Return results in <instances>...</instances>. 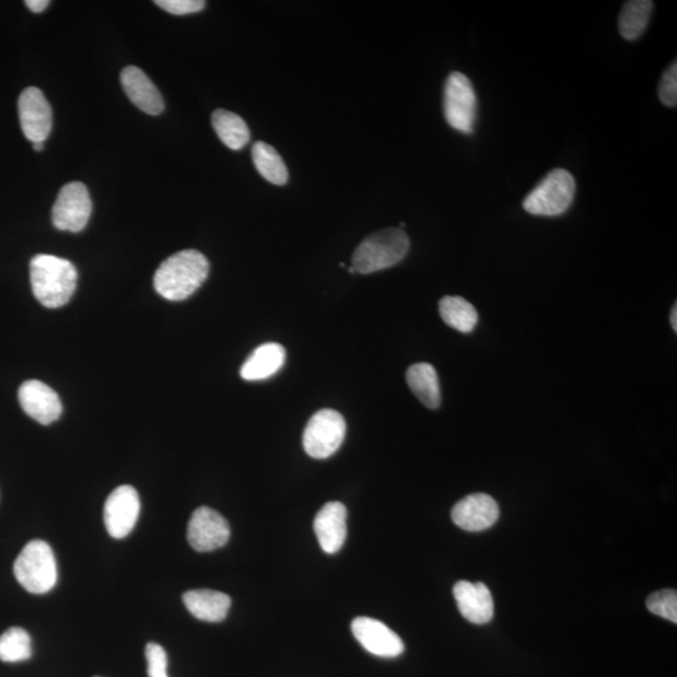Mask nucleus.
I'll return each instance as SVG.
<instances>
[{
	"label": "nucleus",
	"instance_id": "nucleus-8",
	"mask_svg": "<svg viewBox=\"0 0 677 677\" xmlns=\"http://www.w3.org/2000/svg\"><path fill=\"white\" fill-rule=\"evenodd\" d=\"M92 214L90 192L82 182H71L59 191L53 206V225L61 231L79 232L87 226Z\"/></svg>",
	"mask_w": 677,
	"mask_h": 677
},
{
	"label": "nucleus",
	"instance_id": "nucleus-26",
	"mask_svg": "<svg viewBox=\"0 0 677 677\" xmlns=\"http://www.w3.org/2000/svg\"><path fill=\"white\" fill-rule=\"evenodd\" d=\"M651 614L677 622V594L675 590H661L652 594L646 602Z\"/></svg>",
	"mask_w": 677,
	"mask_h": 677
},
{
	"label": "nucleus",
	"instance_id": "nucleus-4",
	"mask_svg": "<svg viewBox=\"0 0 677 677\" xmlns=\"http://www.w3.org/2000/svg\"><path fill=\"white\" fill-rule=\"evenodd\" d=\"M14 576L28 592L47 594L57 583V562L51 546L42 540L28 543L14 562Z\"/></svg>",
	"mask_w": 677,
	"mask_h": 677
},
{
	"label": "nucleus",
	"instance_id": "nucleus-21",
	"mask_svg": "<svg viewBox=\"0 0 677 677\" xmlns=\"http://www.w3.org/2000/svg\"><path fill=\"white\" fill-rule=\"evenodd\" d=\"M439 314L444 323L461 333H472L478 323L476 308L461 296H444L439 301Z\"/></svg>",
	"mask_w": 677,
	"mask_h": 677
},
{
	"label": "nucleus",
	"instance_id": "nucleus-27",
	"mask_svg": "<svg viewBox=\"0 0 677 677\" xmlns=\"http://www.w3.org/2000/svg\"><path fill=\"white\" fill-rule=\"evenodd\" d=\"M659 98L667 107H676L677 103V63L676 61L662 74L659 84Z\"/></svg>",
	"mask_w": 677,
	"mask_h": 677
},
{
	"label": "nucleus",
	"instance_id": "nucleus-22",
	"mask_svg": "<svg viewBox=\"0 0 677 677\" xmlns=\"http://www.w3.org/2000/svg\"><path fill=\"white\" fill-rule=\"evenodd\" d=\"M212 126L224 145L239 151L250 142V131L246 122L235 113L217 110L212 115Z\"/></svg>",
	"mask_w": 677,
	"mask_h": 677
},
{
	"label": "nucleus",
	"instance_id": "nucleus-2",
	"mask_svg": "<svg viewBox=\"0 0 677 677\" xmlns=\"http://www.w3.org/2000/svg\"><path fill=\"white\" fill-rule=\"evenodd\" d=\"M34 296L49 309L61 308L77 288V270L71 261L53 255H37L29 265Z\"/></svg>",
	"mask_w": 677,
	"mask_h": 677
},
{
	"label": "nucleus",
	"instance_id": "nucleus-3",
	"mask_svg": "<svg viewBox=\"0 0 677 677\" xmlns=\"http://www.w3.org/2000/svg\"><path fill=\"white\" fill-rule=\"evenodd\" d=\"M409 236L402 229H385L364 239L353 255L355 273L373 274L392 268L405 258Z\"/></svg>",
	"mask_w": 677,
	"mask_h": 677
},
{
	"label": "nucleus",
	"instance_id": "nucleus-19",
	"mask_svg": "<svg viewBox=\"0 0 677 677\" xmlns=\"http://www.w3.org/2000/svg\"><path fill=\"white\" fill-rule=\"evenodd\" d=\"M182 599L192 616L206 622L224 621L231 607L230 596L214 590L187 591Z\"/></svg>",
	"mask_w": 677,
	"mask_h": 677
},
{
	"label": "nucleus",
	"instance_id": "nucleus-28",
	"mask_svg": "<svg viewBox=\"0 0 677 677\" xmlns=\"http://www.w3.org/2000/svg\"><path fill=\"white\" fill-rule=\"evenodd\" d=\"M148 677H168L167 654L161 645L150 642L146 646Z\"/></svg>",
	"mask_w": 677,
	"mask_h": 677
},
{
	"label": "nucleus",
	"instance_id": "nucleus-7",
	"mask_svg": "<svg viewBox=\"0 0 677 677\" xmlns=\"http://www.w3.org/2000/svg\"><path fill=\"white\" fill-rule=\"evenodd\" d=\"M444 116L448 125L471 135L477 118V97L466 74H449L444 86Z\"/></svg>",
	"mask_w": 677,
	"mask_h": 677
},
{
	"label": "nucleus",
	"instance_id": "nucleus-30",
	"mask_svg": "<svg viewBox=\"0 0 677 677\" xmlns=\"http://www.w3.org/2000/svg\"><path fill=\"white\" fill-rule=\"evenodd\" d=\"M26 6L33 13H42L48 8L49 2L48 0H27Z\"/></svg>",
	"mask_w": 677,
	"mask_h": 677
},
{
	"label": "nucleus",
	"instance_id": "nucleus-17",
	"mask_svg": "<svg viewBox=\"0 0 677 677\" xmlns=\"http://www.w3.org/2000/svg\"><path fill=\"white\" fill-rule=\"evenodd\" d=\"M121 83L133 105L147 115L157 116L165 110L160 91L142 69L126 67L121 73Z\"/></svg>",
	"mask_w": 677,
	"mask_h": 677
},
{
	"label": "nucleus",
	"instance_id": "nucleus-11",
	"mask_svg": "<svg viewBox=\"0 0 677 677\" xmlns=\"http://www.w3.org/2000/svg\"><path fill=\"white\" fill-rule=\"evenodd\" d=\"M140 496L132 486H121L108 496L105 504V525L116 540L127 537L140 516Z\"/></svg>",
	"mask_w": 677,
	"mask_h": 677
},
{
	"label": "nucleus",
	"instance_id": "nucleus-24",
	"mask_svg": "<svg viewBox=\"0 0 677 677\" xmlns=\"http://www.w3.org/2000/svg\"><path fill=\"white\" fill-rule=\"evenodd\" d=\"M654 3L650 0H631L626 2L619 17V31L626 41H635L645 32L650 22Z\"/></svg>",
	"mask_w": 677,
	"mask_h": 677
},
{
	"label": "nucleus",
	"instance_id": "nucleus-32",
	"mask_svg": "<svg viewBox=\"0 0 677 677\" xmlns=\"http://www.w3.org/2000/svg\"><path fill=\"white\" fill-rule=\"evenodd\" d=\"M33 148H34V151L41 152V151L44 150V143H42V142L33 143Z\"/></svg>",
	"mask_w": 677,
	"mask_h": 677
},
{
	"label": "nucleus",
	"instance_id": "nucleus-13",
	"mask_svg": "<svg viewBox=\"0 0 677 677\" xmlns=\"http://www.w3.org/2000/svg\"><path fill=\"white\" fill-rule=\"evenodd\" d=\"M19 404L29 417L43 426L56 422L62 414L59 395L39 380H27L18 390Z\"/></svg>",
	"mask_w": 677,
	"mask_h": 677
},
{
	"label": "nucleus",
	"instance_id": "nucleus-25",
	"mask_svg": "<svg viewBox=\"0 0 677 677\" xmlns=\"http://www.w3.org/2000/svg\"><path fill=\"white\" fill-rule=\"evenodd\" d=\"M32 657V639L21 627H12L0 636V660L21 662Z\"/></svg>",
	"mask_w": 677,
	"mask_h": 677
},
{
	"label": "nucleus",
	"instance_id": "nucleus-31",
	"mask_svg": "<svg viewBox=\"0 0 677 677\" xmlns=\"http://www.w3.org/2000/svg\"><path fill=\"white\" fill-rule=\"evenodd\" d=\"M677 306L676 304L674 305V308L671 310V316H670V321H671V326L672 329H674L675 333L677 331Z\"/></svg>",
	"mask_w": 677,
	"mask_h": 677
},
{
	"label": "nucleus",
	"instance_id": "nucleus-20",
	"mask_svg": "<svg viewBox=\"0 0 677 677\" xmlns=\"http://www.w3.org/2000/svg\"><path fill=\"white\" fill-rule=\"evenodd\" d=\"M407 383L420 402L429 409H437L442 403L441 384L437 370L428 363L412 365L407 370Z\"/></svg>",
	"mask_w": 677,
	"mask_h": 677
},
{
	"label": "nucleus",
	"instance_id": "nucleus-23",
	"mask_svg": "<svg viewBox=\"0 0 677 677\" xmlns=\"http://www.w3.org/2000/svg\"><path fill=\"white\" fill-rule=\"evenodd\" d=\"M252 161L259 174L271 184L283 186L288 182L289 172L283 158L268 143L256 142L252 146Z\"/></svg>",
	"mask_w": 677,
	"mask_h": 677
},
{
	"label": "nucleus",
	"instance_id": "nucleus-10",
	"mask_svg": "<svg viewBox=\"0 0 677 677\" xmlns=\"http://www.w3.org/2000/svg\"><path fill=\"white\" fill-rule=\"evenodd\" d=\"M19 121L27 140L37 143L47 140L53 126V113L46 96L37 87H28L18 100Z\"/></svg>",
	"mask_w": 677,
	"mask_h": 677
},
{
	"label": "nucleus",
	"instance_id": "nucleus-14",
	"mask_svg": "<svg viewBox=\"0 0 677 677\" xmlns=\"http://www.w3.org/2000/svg\"><path fill=\"white\" fill-rule=\"evenodd\" d=\"M499 518V507L488 494L476 493L461 499L452 510V520L468 532H481L491 528Z\"/></svg>",
	"mask_w": 677,
	"mask_h": 677
},
{
	"label": "nucleus",
	"instance_id": "nucleus-5",
	"mask_svg": "<svg viewBox=\"0 0 677 677\" xmlns=\"http://www.w3.org/2000/svg\"><path fill=\"white\" fill-rule=\"evenodd\" d=\"M576 182L570 172L557 168L548 174L523 201V209L536 216H560L575 199Z\"/></svg>",
	"mask_w": 677,
	"mask_h": 677
},
{
	"label": "nucleus",
	"instance_id": "nucleus-16",
	"mask_svg": "<svg viewBox=\"0 0 677 677\" xmlns=\"http://www.w3.org/2000/svg\"><path fill=\"white\" fill-rule=\"evenodd\" d=\"M453 595L459 612L472 624L484 625L493 619V597L484 583L459 581L453 588Z\"/></svg>",
	"mask_w": 677,
	"mask_h": 677
},
{
	"label": "nucleus",
	"instance_id": "nucleus-18",
	"mask_svg": "<svg viewBox=\"0 0 677 677\" xmlns=\"http://www.w3.org/2000/svg\"><path fill=\"white\" fill-rule=\"evenodd\" d=\"M285 359L286 352L283 345L278 343L260 345L242 365L241 378L247 380V382L269 379L283 368Z\"/></svg>",
	"mask_w": 677,
	"mask_h": 677
},
{
	"label": "nucleus",
	"instance_id": "nucleus-15",
	"mask_svg": "<svg viewBox=\"0 0 677 677\" xmlns=\"http://www.w3.org/2000/svg\"><path fill=\"white\" fill-rule=\"evenodd\" d=\"M347 517V508L340 502L326 503L315 517V535L323 551L329 555L342 550L347 540Z\"/></svg>",
	"mask_w": 677,
	"mask_h": 677
},
{
	"label": "nucleus",
	"instance_id": "nucleus-12",
	"mask_svg": "<svg viewBox=\"0 0 677 677\" xmlns=\"http://www.w3.org/2000/svg\"><path fill=\"white\" fill-rule=\"evenodd\" d=\"M355 639L365 650L384 659H393L404 652L402 639L382 621L370 617H357L352 622Z\"/></svg>",
	"mask_w": 677,
	"mask_h": 677
},
{
	"label": "nucleus",
	"instance_id": "nucleus-1",
	"mask_svg": "<svg viewBox=\"0 0 677 677\" xmlns=\"http://www.w3.org/2000/svg\"><path fill=\"white\" fill-rule=\"evenodd\" d=\"M209 273V260L204 254L197 250H184L163 261L153 284L162 298L182 301L201 288Z\"/></svg>",
	"mask_w": 677,
	"mask_h": 677
},
{
	"label": "nucleus",
	"instance_id": "nucleus-6",
	"mask_svg": "<svg viewBox=\"0 0 677 677\" xmlns=\"http://www.w3.org/2000/svg\"><path fill=\"white\" fill-rule=\"evenodd\" d=\"M347 423L334 409H321L310 418L303 436L305 452L311 458L326 459L342 447Z\"/></svg>",
	"mask_w": 677,
	"mask_h": 677
},
{
	"label": "nucleus",
	"instance_id": "nucleus-29",
	"mask_svg": "<svg viewBox=\"0 0 677 677\" xmlns=\"http://www.w3.org/2000/svg\"><path fill=\"white\" fill-rule=\"evenodd\" d=\"M155 4L175 16L199 13L206 7V3L202 0H157Z\"/></svg>",
	"mask_w": 677,
	"mask_h": 677
},
{
	"label": "nucleus",
	"instance_id": "nucleus-9",
	"mask_svg": "<svg viewBox=\"0 0 677 677\" xmlns=\"http://www.w3.org/2000/svg\"><path fill=\"white\" fill-rule=\"evenodd\" d=\"M229 522L219 512L200 507L192 513L187 540L197 552H211L227 545L230 540Z\"/></svg>",
	"mask_w": 677,
	"mask_h": 677
}]
</instances>
